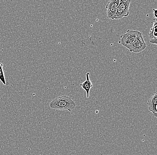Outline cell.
Here are the masks:
<instances>
[{
	"instance_id": "5b68a950",
	"label": "cell",
	"mask_w": 157,
	"mask_h": 155,
	"mask_svg": "<svg viewBox=\"0 0 157 155\" xmlns=\"http://www.w3.org/2000/svg\"><path fill=\"white\" fill-rule=\"evenodd\" d=\"M120 0H112L109 1L106 6L107 9V16L109 19L114 20L117 11Z\"/></svg>"
},
{
	"instance_id": "52a82bcc",
	"label": "cell",
	"mask_w": 157,
	"mask_h": 155,
	"mask_svg": "<svg viewBox=\"0 0 157 155\" xmlns=\"http://www.w3.org/2000/svg\"><path fill=\"white\" fill-rule=\"evenodd\" d=\"M157 18L154 17V24L149 32L150 43L154 45L157 44Z\"/></svg>"
},
{
	"instance_id": "7a4b0ae2",
	"label": "cell",
	"mask_w": 157,
	"mask_h": 155,
	"mask_svg": "<svg viewBox=\"0 0 157 155\" xmlns=\"http://www.w3.org/2000/svg\"><path fill=\"white\" fill-rule=\"evenodd\" d=\"M142 35L141 32L137 30H127L125 34L120 36L119 43L126 48L127 46L133 44L137 38Z\"/></svg>"
},
{
	"instance_id": "8992f818",
	"label": "cell",
	"mask_w": 157,
	"mask_h": 155,
	"mask_svg": "<svg viewBox=\"0 0 157 155\" xmlns=\"http://www.w3.org/2000/svg\"><path fill=\"white\" fill-rule=\"evenodd\" d=\"M157 92L156 91L147 102L148 109L151 112L154 116L155 118L157 117Z\"/></svg>"
},
{
	"instance_id": "277c9868",
	"label": "cell",
	"mask_w": 157,
	"mask_h": 155,
	"mask_svg": "<svg viewBox=\"0 0 157 155\" xmlns=\"http://www.w3.org/2000/svg\"><path fill=\"white\" fill-rule=\"evenodd\" d=\"M147 48V45L143 39L142 35H140L135 42L132 45L127 46L126 48L129 50V52H141Z\"/></svg>"
},
{
	"instance_id": "9c48e42d",
	"label": "cell",
	"mask_w": 157,
	"mask_h": 155,
	"mask_svg": "<svg viewBox=\"0 0 157 155\" xmlns=\"http://www.w3.org/2000/svg\"><path fill=\"white\" fill-rule=\"evenodd\" d=\"M0 80L4 85H6L3 71V64L0 62Z\"/></svg>"
},
{
	"instance_id": "30bf717a",
	"label": "cell",
	"mask_w": 157,
	"mask_h": 155,
	"mask_svg": "<svg viewBox=\"0 0 157 155\" xmlns=\"http://www.w3.org/2000/svg\"><path fill=\"white\" fill-rule=\"evenodd\" d=\"M153 14H154V17L157 18V10L156 9H153Z\"/></svg>"
},
{
	"instance_id": "ba28073f",
	"label": "cell",
	"mask_w": 157,
	"mask_h": 155,
	"mask_svg": "<svg viewBox=\"0 0 157 155\" xmlns=\"http://www.w3.org/2000/svg\"><path fill=\"white\" fill-rule=\"evenodd\" d=\"M89 75H90V73L87 72L86 73V80L83 83L80 84V86H81V88L86 92L87 98H89L90 90L93 86L92 82H91L89 78Z\"/></svg>"
},
{
	"instance_id": "3957f363",
	"label": "cell",
	"mask_w": 157,
	"mask_h": 155,
	"mask_svg": "<svg viewBox=\"0 0 157 155\" xmlns=\"http://www.w3.org/2000/svg\"><path fill=\"white\" fill-rule=\"evenodd\" d=\"M130 0H120L119 5L114 19H121L123 17H126L129 15V7L131 3Z\"/></svg>"
},
{
	"instance_id": "6da1fadb",
	"label": "cell",
	"mask_w": 157,
	"mask_h": 155,
	"mask_svg": "<svg viewBox=\"0 0 157 155\" xmlns=\"http://www.w3.org/2000/svg\"><path fill=\"white\" fill-rule=\"evenodd\" d=\"M76 104L70 97L63 95L54 99L50 103V107L53 109L71 111L75 108Z\"/></svg>"
}]
</instances>
